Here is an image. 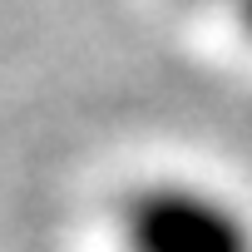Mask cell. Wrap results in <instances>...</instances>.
I'll return each mask as SVG.
<instances>
[{
    "label": "cell",
    "instance_id": "1",
    "mask_svg": "<svg viewBox=\"0 0 252 252\" xmlns=\"http://www.w3.org/2000/svg\"><path fill=\"white\" fill-rule=\"evenodd\" d=\"M129 252H252V222L193 183H149L124 203Z\"/></svg>",
    "mask_w": 252,
    "mask_h": 252
},
{
    "label": "cell",
    "instance_id": "2",
    "mask_svg": "<svg viewBox=\"0 0 252 252\" xmlns=\"http://www.w3.org/2000/svg\"><path fill=\"white\" fill-rule=\"evenodd\" d=\"M237 15H242V30L252 35V0H237Z\"/></svg>",
    "mask_w": 252,
    "mask_h": 252
},
{
    "label": "cell",
    "instance_id": "3",
    "mask_svg": "<svg viewBox=\"0 0 252 252\" xmlns=\"http://www.w3.org/2000/svg\"><path fill=\"white\" fill-rule=\"evenodd\" d=\"M198 5H213V0H198ZM232 5H237V0H232Z\"/></svg>",
    "mask_w": 252,
    "mask_h": 252
}]
</instances>
